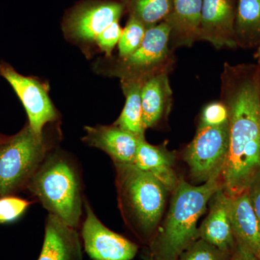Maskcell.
<instances>
[{
	"label": "cell",
	"instance_id": "obj_1",
	"mask_svg": "<svg viewBox=\"0 0 260 260\" xmlns=\"http://www.w3.org/2000/svg\"><path fill=\"white\" fill-rule=\"evenodd\" d=\"M223 75L229 145L221 181L224 192L235 197L246 192L260 173L259 75L234 68Z\"/></svg>",
	"mask_w": 260,
	"mask_h": 260
},
{
	"label": "cell",
	"instance_id": "obj_2",
	"mask_svg": "<svg viewBox=\"0 0 260 260\" xmlns=\"http://www.w3.org/2000/svg\"><path fill=\"white\" fill-rule=\"evenodd\" d=\"M223 187L221 177L194 186L179 179L172 191L169 211L159 225L148 251L155 260H177L199 238L198 222L215 191Z\"/></svg>",
	"mask_w": 260,
	"mask_h": 260
},
{
	"label": "cell",
	"instance_id": "obj_3",
	"mask_svg": "<svg viewBox=\"0 0 260 260\" xmlns=\"http://www.w3.org/2000/svg\"><path fill=\"white\" fill-rule=\"evenodd\" d=\"M119 209L132 232L148 245L167 206L169 191L152 174L134 164H114Z\"/></svg>",
	"mask_w": 260,
	"mask_h": 260
},
{
	"label": "cell",
	"instance_id": "obj_4",
	"mask_svg": "<svg viewBox=\"0 0 260 260\" xmlns=\"http://www.w3.org/2000/svg\"><path fill=\"white\" fill-rule=\"evenodd\" d=\"M26 186L49 213L78 228L83 213L81 186L68 158L57 153L47 155Z\"/></svg>",
	"mask_w": 260,
	"mask_h": 260
},
{
	"label": "cell",
	"instance_id": "obj_5",
	"mask_svg": "<svg viewBox=\"0 0 260 260\" xmlns=\"http://www.w3.org/2000/svg\"><path fill=\"white\" fill-rule=\"evenodd\" d=\"M44 137L26 125L0 145V198L9 196L27 185L45 160Z\"/></svg>",
	"mask_w": 260,
	"mask_h": 260
},
{
	"label": "cell",
	"instance_id": "obj_6",
	"mask_svg": "<svg viewBox=\"0 0 260 260\" xmlns=\"http://www.w3.org/2000/svg\"><path fill=\"white\" fill-rule=\"evenodd\" d=\"M229 145V121L215 126L200 124L184 154L191 177L195 181L205 183L213 178L221 177Z\"/></svg>",
	"mask_w": 260,
	"mask_h": 260
},
{
	"label": "cell",
	"instance_id": "obj_7",
	"mask_svg": "<svg viewBox=\"0 0 260 260\" xmlns=\"http://www.w3.org/2000/svg\"><path fill=\"white\" fill-rule=\"evenodd\" d=\"M0 75L10 83L23 104L28 125L38 136L44 137V126L58 119V112L49 96L47 85L35 78L20 74L7 63H0Z\"/></svg>",
	"mask_w": 260,
	"mask_h": 260
},
{
	"label": "cell",
	"instance_id": "obj_8",
	"mask_svg": "<svg viewBox=\"0 0 260 260\" xmlns=\"http://www.w3.org/2000/svg\"><path fill=\"white\" fill-rule=\"evenodd\" d=\"M86 216L81 237L87 254L93 260H132L139 247L135 243L108 229L100 221L85 200Z\"/></svg>",
	"mask_w": 260,
	"mask_h": 260
},
{
	"label": "cell",
	"instance_id": "obj_9",
	"mask_svg": "<svg viewBox=\"0 0 260 260\" xmlns=\"http://www.w3.org/2000/svg\"><path fill=\"white\" fill-rule=\"evenodd\" d=\"M172 27L162 22L147 28L141 45L127 57L118 62L114 74L122 78H144L153 74L168 54Z\"/></svg>",
	"mask_w": 260,
	"mask_h": 260
},
{
	"label": "cell",
	"instance_id": "obj_10",
	"mask_svg": "<svg viewBox=\"0 0 260 260\" xmlns=\"http://www.w3.org/2000/svg\"><path fill=\"white\" fill-rule=\"evenodd\" d=\"M124 6L119 3H95L75 9L64 25L70 40L80 44L95 43L98 37L114 22L119 21Z\"/></svg>",
	"mask_w": 260,
	"mask_h": 260
},
{
	"label": "cell",
	"instance_id": "obj_11",
	"mask_svg": "<svg viewBox=\"0 0 260 260\" xmlns=\"http://www.w3.org/2000/svg\"><path fill=\"white\" fill-rule=\"evenodd\" d=\"M234 19L232 0H203L199 39L208 41L218 49L235 47Z\"/></svg>",
	"mask_w": 260,
	"mask_h": 260
},
{
	"label": "cell",
	"instance_id": "obj_12",
	"mask_svg": "<svg viewBox=\"0 0 260 260\" xmlns=\"http://www.w3.org/2000/svg\"><path fill=\"white\" fill-rule=\"evenodd\" d=\"M86 134L83 141L100 149L112 158L114 164H130L134 162L139 138L133 133L114 125L85 126Z\"/></svg>",
	"mask_w": 260,
	"mask_h": 260
},
{
	"label": "cell",
	"instance_id": "obj_13",
	"mask_svg": "<svg viewBox=\"0 0 260 260\" xmlns=\"http://www.w3.org/2000/svg\"><path fill=\"white\" fill-rule=\"evenodd\" d=\"M228 200L229 196L223 187L214 193L208 202L209 212L198 228V232L200 239L233 255L237 244L229 218Z\"/></svg>",
	"mask_w": 260,
	"mask_h": 260
},
{
	"label": "cell",
	"instance_id": "obj_14",
	"mask_svg": "<svg viewBox=\"0 0 260 260\" xmlns=\"http://www.w3.org/2000/svg\"><path fill=\"white\" fill-rule=\"evenodd\" d=\"M38 260H83L81 241L74 228L49 213L45 234Z\"/></svg>",
	"mask_w": 260,
	"mask_h": 260
},
{
	"label": "cell",
	"instance_id": "obj_15",
	"mask_svg": "<svg viewBox=\"0 0 260 260\" xmlns=\"http://www.w3.org/2000/svg\"><path fill=\"white\" fill-rule=\"evenodd\" d=\"M229 218L238 246L260 260V225L247 192L228 200Z\"/></svg>",
	"mask_w": 260,
	"mask_h": 260
},
{
	"label": "cell",
	"instance_id": "obj_16",
	"mask_svg": "<svg viewBox=\"0 0 260 260\" xmlns=\"http://www.w3.org/2000/svg\"><path fill=\"white\" fill-rule=\"evenodd\" d=\"M175 155L162 146H154L147 143L145 138L140 140L133 164L143 172L156 178L170 193L177 185L175 170Z\"/></svg>",
	"mask_w": 260,
	"mask_h": 260
},
{
	"label": "cell",
	"instance_id": "obj_17",
	"mask_svg": "<svg viewBox=\"0 0 260 260\" xmlns=\"http://www.w3.org/2000/svg\"><path fill=\"white\" fill-rule=\"evenodd\" d=\"M172 94L166 73H153L143 78L141 102L145 129L156 125L165 115Z\"/></svg>",
	"mask_w": 260,
	"mask_h": 260
},
{
	"label": "cell",
	"instance_id": "obj_18",
	"mask_svg": "<svg viewBox=\"0 0 260 260\" xmlns=\"http://www.w3.org/2000/svg\"><path fill=\"white\" fill-rule=\"evenodd\" d=\"M171 14L166 21L181 44L191 45L199 39L203 0H172Z\"/></svg>",
	"mask_w": 260,
	"mask_h": 260
},
{
	"label": "cell",
	"instance_id": "obj_19",
	"mask_svg": "<svg viewBox=\"0 0 260 260\" xmlns=\"http://www.w3.org/2000/svg\"><path fill=\"white\" fill-rule=\"evenodd\" d=\"M143 79L122 78L121 86L126 96L125 105L114 125L126 130L139 138H145L142 110L141 88Z\"/></svg>",
	"mask_w": 260,
	"mask_h": 260
},
{
	"label": "cell",
	"instance_id": "obj_20",
	"mask_svg": "<svg viewBox=\"0 0 260 260\" xmlns=\"http://www.w3.org/2000/svg\"><path fill=\"white\" fill-rule=\"evenodd\" d=\"M235 36L244 45L260 42V0H239Z\"/></svg>",
	"mask_w": 260,
	"mask_h": 260
},
{
	"label": "cell",
	"instance_id": "obj_21",
	"mask_svg": "<svg viewBox=\"0 0 260 260\" xmlns=\"http://www.w3.org/2000/svg\"><path fill=\"white\" fill-rule=\"evenodd\" d=\"M172 0H133L132 14L146 28L166 20L172 13Z\"/></svg>",
	"mask_w": 260,
	"mask_h": 260
},
{
	"label": "cell",
	"instance_id": "obj_22",
	"mask_svg": "<svg viewBox=\"0 0 260 260\" xmlns=\"http://www.w3.org/2000/svg\"><path fill=\"white\" fill-rule=\"evenodd\" d=\"M146 30V27L139 20L133 15L130 16L118 44L121 59L127 57L138 49L143 42Z\"/></svg>",
	"mask_w": 260,
	"mask_h": 260
},
{
	"label": "cell",
	"instance_id": "obj_23",
	"mask_svg": "<svg viewBox=\"0 0 260 260\" xmlns=\"http://www.w3.org/2000/svg\"><path fill=\"white\" fill-rule=\"evenodd\" d=\"M232 257L213 244L198 239L181 253L177 260H231Z\"/></svg>",
	"mask_w": 260,
	"mask_h": 260
},
{
	"label": "cell",
	"instance_id": "obj_24",
	"mask_svg": "<svg viewBox=\"0 0 260 260\" xmlns=\"http://www.w3.org/2000/svg\"><path fill=\"white\" fill-rule=\"evenodd\" d=\"M30 203L15 197L0 198V223H9L21 216Z\"/></svg>",
	"mask_w": 260,
	"mask_h": 260
},
{
	"label": "cell",
	"instance_id": "obj_25",
	"mask_svg": "<svg viewBox=\"0 0 260 260\" xmlns=\"http://www.w3.org/2000/svg\"><path fill=\"white\" fill-rule=\"evenodd\" d=\"M229 121V110L224 103L214 102L203 109L200 124L207 126H220Z\"/></svg>",
	"mask_w": 260,
	"mask_h": 260
},
{
	"label": "cell",
	"instance_id": "obj_26",
	"mask_svg": "<svg viewBox=\"0 0 260 260\" xmlns=\"http://www.w3.org/2000/svg\"><path fill=\"white\" fill-rule=\"evenodd\" d=\"M122 30L119 25V21H116L108 27L98 37L95 44L107 56L112 55L113 49L116 44H119Z\"/></svg>",
	"mask_w": 260,
	"mask_h": 260
},
{
	"label": "cell",
	"instance_id": "obj_27",
	"mask_svg": "<svg viewBox=\"0 0 260 260\" xmlns=\"http://www.w3.org/2000/svg\"><path fill=\"white\" fill-rule=\"evenodd\" d=\"M260 225V173L246 191Z\"/></svg>",
	"mask_w": 260,
	"mask_h": 260
},
{
	"label": "cell",
	"instance_id": "obj_28",
	"mask_svg": "<svg viewBox=\"0 0 260 260\" xmlns=\"http://www.w3.org/2000/svg\"><path fill=\"white\" fill-rule=\"evenodd\" d=\"M231 260H258L251 252L240 246H237Z\"/></svg>",
	"mask_w": 260,
	"mask_h": 260
},
{
	"label": "cell",
	"instance_id": "obj_29",
	"mask_svg": "<svg viewBox=\"0 0 260 260\" xmlns=\"http://www.w3.org/2000/svg\"><path fill=\"white\" fill-rule=\"evenodd\" d=\"M143 260H155L153 257V256L150 254L149 251H147L143 255Z\"/></svg>",
	"mask_w": 260,
	"mask_h": 260
},
{
	"label": "cell",
	"instance_id": "obj_30",
	"mask_svg": "<svg viewBox=\"0 0 260 260\" xmlns=\"http://www.w3.org/2000/svg\"><path fill=\"white\" fill-rule=\"evenodd\" d=\"M8 139V138H3V137H0V145L3 144V143Z\"/></svg>",
	"mask_w": 260,
	"mask_h": 260
},
{
	"label": "cell",
	"instance_id": "obj_31",
	"mask_svg": "<svg viewBox=\"0 0 260 260\" xmlns=\"http://www.w3.org/2000/svg\"><path fill=\"white\" fill-rule=\"evenodd\" d=\"M256 57H260V47H259V49H258L257 53H256Z\"/></svg>",
	"mask_w": 260,
	"mask_h": 260
},
{
	"label": "cell",
	"instance_id": "obj_32",
	"mask_svg": "<svg viewBox=\"0 0 260 260\" xmlns=\"http://www.w3.org/2000/svg\"><path fill=\"white\" fill-rule=\"evenodd\" d=\"M259 93H260V74H259Z\"/></svg>",
	"mask_w": 260,
	"mask_h": 260
}]
</instances>
